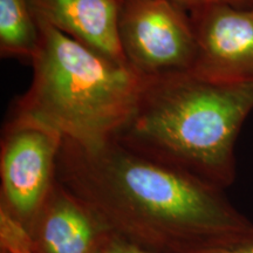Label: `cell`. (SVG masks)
Returning <instances> with one entry per match:
<instances>
[{"label":"cell","instance_id":"obj_12","mask_svg":"<svg viewBox=\"0 0 253 253\" xmlns=\"http://www.w3.org/2000/svg\"><path fill=\"white\" fill-rule=\"evenodd\" d=\"M169 1L182 6V7L188 9L189 12L216 4H229L238 6V7H251V6H253L252 0H169Z\"/></svg>","mask_w":253,"mask_h":253},{"label":"cell","instance_id":"obj_9","mask_svg":"<svg viewBox=\"0 0 253 253\" xmlns=\"http://www.w3.org/2000/svg\"><path fill=\"white\" fill-rule=\"evenodd\" d=\"M40 26L31 0H0V53L30 60L40 45Z\"/></svg>","mask_w":253,"mask_h":253},{"label":"cell","instance_id":"obj_3","mask_svg":"<svg viewBox=\"0 0 253 253\" xmlns=\"http://www.w3.org/2000/svg\"><path fill=\"white\" fill-rule=\"evenodd\" d=\"M37 19L41 37L31 61L33 79L14 112L84 147L118 137L137 108L147 79Z\"/></svg>","mask_w":253,"mask_h":253},{"label":"cell","instance_id":"obj_14","mask_svg":"<svg viewBox=\"0 0 253 253\" xmlns=\"http://www.w3.org/2000/svg\"><path fill=\"white\" fill-rule=\"evenodd\" d=\"M252 1H253V0H252Z\"/></svg>","mask_w":253,"mask_h":253},{"label":"cell","instance_id":"obj_11","mask_svg":"<svg viewBox=\"0 0 253 253\" xmlns=\"http://www.w3.org/2000/svg\"><path fill=\"white\" fill-rule=\"evenodd\" d=\"M99 253H155L142 246L129 242L122 237L114 235L112 232L107 233L104 237Z\"/></svg>","mask_w":253,"mask_h":253},{"label":"cell","instance_id":"obj_10","mask_svg":"<svg viewBox=\"0 0 253 253\" xmlns=\"http://www.w3.org/2000/svg\"><path fill=\"white\" fill-rule=\"evenodd\" d=\"M171 253H253V224Z\"/></svg>","mask_w":253,"mask_h":253},{"label":"cell","instance_id":"obj_7","mask_svg":"<svg viewBox=\"0 0 253 253\" xmlns=\"http://www.w3.org/2000/svg\"><path fill=\"white\" fill-rule=\"evenodd\" d=\"M28 232L32 253H99L109 231L56 179Z\"/></svg>","mask_w":253,"mask_h":253},{"label":"cell","instance_id":"obj_4","mask_svg":"<svg viewBox=\"0 0 253 253\" xmlns=\"http://www.w3.org/2000/svg\"><path fill=\"white\" fill-rule=\"evenodd\" d=\"M63 136L26 114L14 112L0 143V208L31 226L56 182Z\"/></svg>","mask_w":253,"mask_h":253},{"label":"cell","instance_id":"obj_5","mask_svg":"<svg viewBox=\"0 0 253 253\" xmlns=\"http://www.w3.org/2000/svg\"><path fill=\"white\" fill-rule=\"evenodd\" d=\"M120 42L126 61L144 79L194 69L197 43L188 9L169 0H123Z\"/></svg>","mask_w":253,"mask_h":253},{"label":"cell","instance_id":"obj_13","mask_svg":"<svg viewBox=\"0 0 253 253\" xmlns=\"http://www.w3.org/2000/svg\"><path fill=\"white\" fill-rule=\"evenodd\" d=\"M18 253H32V251H24V252H18Z\"/></svg>","mask_w":253,"mask_h":253},{"label":"cell","instance_id":"obj_6","mask_svg":"<svg viewBox=\"0 0 253 253\" xmlns=\"http://www.w3.org/2000/svg\"><path fill=\"white\" fill-rule=\"evenodd\" d=\"M189 13L197 43L191 72L212 81L253 80V6L216 4Z\"/></svg>","mask_w":253,"mask_h":253},{"label":"cell","instance_id":"obj_2","mask_svg":"<svg viewBox=\"0 0 253 253\" xmlns=\"http://www.w3.org/2000/svg\"><path fill=\"white\" fill-rule=\"evenodd\" d=\"M253 110V80L195 73L147 79L134 115L116 138L220 189L236 177L235 144Z\"/></svg>","mask_w":253,"mask_h":253},{"label":"cell","instance_id":"obj_1","mask_svg":"<svg viewBox=\"0 0 253 253\" xmlns=\"http://www.w3.org/2000/svg\"><path fill=\"white\" fill-rule=\"evenodd\" d=\"M56 179L109 232L155 253L252 225L223 189L118 138L91 147L63 138Z\"/></svg>","mask_w":253,"mask_h":253},{"label":"cell","instance_id":"obj_8","mask_svg":"<svg viewBox=\"0 0 253 253\" xmlns=\"http://www.w3.org/2000/svg\"><path fill=\"white\" fill-rule=\"evenodd\" d=\"M123 0H31L38 18L114 61L128 66L120 42Z\"/></svg>","mask_w":253,"mask_h":253}]
</instances>
